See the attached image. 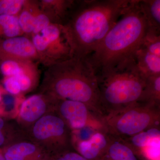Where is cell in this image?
I'll list each match as a JSON object with an SVG mask.
<instances>
[{"instance_id":"6da1fadb","label":"cell","mask_w":160,"mask_h":160,"mask_svg":"<svg viewBox=\"0 0 160 160\" xmlns=\"http://www.w3.org/2000/svg\"><path fill=\"white\" fill-rule=\"evenodd\" d=\"M132 0L73 2L63 26L71 42L73 57L86 58L129 8Z\"/></svg>"},{"instance_id":"8992f818","label":"cell","mask_w":160,"mask_h":160,"mask_svg":"<svg viewBox=\"0 0 160 160\" xmlns=\"http://www.w3.org/2000/svg\"><path fill=\"white\" fill-rule=\"evenodd\" d=\"M26 134L29 140L44 149L49 157L74 149L72 131L54 111L38 120Z\"/></svg>"},{"instance_id":"7a4b0ae2","label":"cell","mask_w":160,"mask_h":160,"mask_svg":"<svg viewBox=\"0 0 160 160\" xmlns=\"http://www.w3.org/2000/svg\"><path fill=\"white\" fill-rule=\"evenodd\" d=\"M53 69L43 81L40 93L53 99L85 103L104 117L96 74L86 58L73 57L57 63Z\"/></svg>"},{"instance_id":"83f0119b","label":"cell","mask_w":160,"mask_h":160,"mask_svg":"<svg viewBox=\"0 0 160 160\" xmlns=\"http://www.w3.org/2000/svg\"><path fill=\"white\" fill-rule=\"evenodd\" d=\"M0 117L8 118H9L8 112L6 111L5 106L3 103L0 104Z\"/></svg>"},{"instance_id":"9a60e30c","label":"cell","mask_w":160,"mask_h":160,"mask_svg":"<svg viewBox=\"0 0 160 160\" xmlns=\"http://www.w3.org/2000/svg\"><path fill=\"white\" fill-rule=\"evenodd\" d=\"M160 135V128H153L121 140L138 152L146 155L145 150L146 147L152 141L159 139Z\"/></svg>"},{"instance_id":"8fae6325","label":"cell","mask_w":160,"mask_h":160,"mask_svg":"<svg viewBox=\"0 0 160 160\" xmlns=\"http://www.w3.org/2000/svg\"><path fill=\"white\" fill-rule=\"evenodd\" d=\"M38 55L32 42L28 38L18 36L0 41V63L7 60L26 61Z\"/></svg>"},{"instance_id":"e0dca14e","label":"cell","mask_w":160,"mask_h":160,"mask_svg":"<svg viewBox=\"0 0 160 160\" xmlns=\"http://www.w3.org/2000/svg\"><path fill=\"white\" fill-rule=\"evenodd\" d=\"M138 102L160 106V74L146 78V85Z\"/></svg>"},{"instance_id":"9c48e42d","label":"cell","mask_w":160,"mask_h":160,"mask_svg":"<svg viewBox=\"0 0 160 160\" xmlns=\"http://www.w3.org/2000/svg\"><path fill=\"white\" fill-rule=\"evenodd\" d=\"M54 99L42 93L30 96L21 104L16 122L26 133L38 120L54 111Z\"/></svg>"},{"instance_id":"ba28073f","label":"cell","mask_w":160,"mask_h":160,"mask_svg":"<svg viewBox=\"0 0 160 160\" xmlns=\"http://www.w3.org/2000/svg\"><path fill=\"white\" fill-rule=\"evenodd\" d=\"M54 112L72 132L89 129L106 130L102 118L85 103L68 100L54 99Z\"/></svg>"},{"instance_id":"d6986e66","label":"cell","mask_w":160,"mask_h":160,"mask_svg":"<svg viewBox=\"0 0 160 160\" xmlns=\"http://www.w3.org/2000/svg\"><path fill=\"white\" fill-rule=\"evenodd\" d=\"M27 138L26 133L18 125L8 129H1L0 149H2L12 143Z\"/></svg>"},{"instance_id":"f1b7e54d","label":"cell","mask_w":160,"mask_h":160,"mask_svg":"<svg viewBox=\"0 0 160 160\" xmlns=\"http://www.w3.org/2000/svg\"><path fill=\"white\" fill-rule=\"evenodd\" d=\"M0 160H6L3 155L2 150L0 149Z\"/></svg>"},{"instance_id":"603a6c76","label":"cell","mask_w":160,"mask_h":160,"mask_svg":"<svg viewBox=\"0 0 160 160\" xmlns=\"http://www.w3.org/2000/svg\"><path fill=\"white\" fill-rule=\"evenodd\" d=\"M14 77L17 79L22 92L29 91L33 88L34 84L33 77L28 71Z\"/></svg>"},{"instance_id":"5bb4252c","label":"cell","mask_w":160,"mask_h":160,"mask_svg":"<svg viewBox=\"0 0 160 160\" xmlns=\"http://www.w3.org/2000/svg\"><path fill=\"white\" fill-rule=\"evenodd\" d=\"M133 57L138 69L146 78L160 74V57L152 53L141 43Z\"/></svg>"},{"instance_id":"4fadbf2b","label":"cell","mask_w":160,"mask_h":160,"mask_svg":"<svg viewBox=\"0 0 160 160\" xmlns=\"http://www.w3.org/2000/svg\"><path fill=\"white\" fill-rule=\"evenodd\" d=\"M101 160H150L138 152L122 140L113 137L109 148Z\"/></svg>"},{"instance_id":"ffe728a7","label":"cell","mask_w":160,"mask_h":160,"mask_svg":"<svg viewBox=\"0 0 160 160\" xmlns=\"http://www.w3.org/2000/svg\"><path fill=\"white\" fill-rule=\"evenodd\" d=\"M19 60H7L0 63V70L4 77L15 76L27 72Z\"/></svg>"},{"instance_id":"f546056e","label":"cell","mask_w":160,"mask_h":160,"mask_svg":"<svg viewBox=\"0 0 160 160\" xmlns=\"http://www.w3.org/2000/svg\"><path fill=\"white\" fill-rule=\"evenodd\" d=\"M3 103L2 102V90L0 89V104Z\"/></svg>"},{"instance_id":"5b68a950","label":"cell","mask_w":160,"mask_h":160,"mask_svg":"<svg viewBox=\"0 0 160 160\" xmlns=\"http://www.w3.org/2000/svg\"><path fill=\"white\" fill-rule=\"evenodd\" d=\"M102 121L108 133L123 139L145 130L160 128V106L136 102L105 116Z\"/></svg>"},{"instance_id":"4316f807","label":"cell","mask_w":160,"mask_h":160,"mask_svg":"<svg viewBox=\"0 0 160 160\" xmlns=\"http://www.w3.org/2000/svg\"><path fill=\"white\" fill-rule=\"evenodd\" d=\"M17 125L16 122L14 123L10 122L8 118L0 117V130L11 128Z\"/></svg>"},{"instance_id":"cb8c5ba5","label":"cell","mask_w":160,"mask_h":160,"mask_svg":"<svg viewBox=\"0 0 160 160\" xmlns=\"http://www.w3.org/2000/svg\"><path fill=\"white\" fill-rule=\"evenodd\" d=\"M3 85L5 90L12 95H18L22 92L19 84L15 77H4Z\"/></svg>"},{"instance_id":"52a82bcc","label":"cell","mask_w":160,"mask_h":160,"mask_svg":"<svg viewBox=\"0 0 160 160\" xmlns=\"http://www.w3.org/2000/svg\"><path fill=\"white\" fill-rule=\"evenodd\" d=\"M32 42L38 55L52 58L55 64L73 57L67 31L59 23L50 24L40 33L33 35Z\"/></svg>"},{"instance_id":"30bf717a","label":"cell","mask_w":160,"mask_h":160,"mask_svg":"<svg viewBox=\"0 0 160 160\" xmlns=\"http://www.w3.org/2000/svg\"><path fill=\"white\" fill-rule=\"evenodd\" d=\"M112 138L113 137L106 130H98L85 139L73 138V146L75 150L86 159L101 160Z\"/></svg>"},{"instance_id":"d4e9b609","label":"cell","mask_w":160,"mask_h":160,"mask_svg":"<svg viewBox=\"0 0 160 160\" xmlns=\"http://www.w3.org/2000/svg\"><path fill=\"white\" fill-rule=\"evenodd\" d=\"M47 160H88L82 156L75 149L63 152L49 157Z\"/></svg>"},{"instance_id":"2e32d148","label":"cell","mask_w":160,"mask_h":160,"mask_svg":"<svg viewBox=\"0 0 160 160\" xmlns=\"http://www.w3.org/2000/svg\"><path fill=\"white\" fill-rule=\"evenodd\" d=\"M149 29L160 32V0H139Z\"/></svg>"},{"instance_id":"277c9868","label":"cell","mask_w":160,"mask_h":160,"mask_svg":"<svg viewBox=\"0 0 160 160\" xmlns=\"http://www.w3.org/2000/svg\"><path fill=\"white\" fill-rule=\"evenodd\" d=\"M96 74L104 117L138 102L146 85L133 57Z\"/></svg>"},{"instance_id":"44dd1931","label":"cell","mask_w":160,"mask_h":160,"mask_svg":"<svg viewBox=\"0 0 160 160\" xmlns=\"http://www.w3.org/2000/svg\"><path fill=\"white\" fill-rule=\"evenodd\" d=\"M30 9H23L18 17L19 23L22 31L32 33L35 25L37 15Z\"/></svg>"},{"instance_id":"484cf974","label":"cell","mask_w":160,"mask_h":160,"mask_svg":"<svg viewBox=\"0 0 160 160\" xmlns=\"http://www.w3.org/2000/svg\"><path fill=\"white\" fill-rule=\"evenodd\" d=\"M50 23L49 18L46 14L43 13H38L36 17L35 25L33 29V35L40 33L43 29L49 26Z\"/></svg>"},{"instance_id":"7402d4cb","label":"cell","mask_w":160,"mask_h":160,"mask_svg":"<svg viewBox=\"0 0 160 160\" xmlns=\"http://www.w3.org/2000/svg\"><path fill=\"white\" fill-rule=\"evenodd\" d=\"M23 0H1L0 15L17 16L24 7Z\"/></svg>"},{"instance_id":"3957f363","label":"cell","mask_w":160,"mask_h":160,"mask_svg":"<svg viewBox=\"0 0 160 160\" xmlns=\"http://www.w3.org/2000/svg\"><path fill=\"white\" fill-rule=\"evenodd\" d=\"M148 29L139 0H132L94 51L86 59L96 73L112 67L133 57Z\"/></svg>"},{"instance_id":"ac0fdd59","label":"cell","mask_w":160,"mask_h":160,"mask_svg":"<svg viewBox=\"0 0 160 160\" xmlns=\"http://www.w3.org/2000/svg\"><path fill=\"white\" fill-rule=\"evenodd\" d=\"M22 30L17 16L0 15V38L5 39L19 36Z\"/></svg>"},{"instance_id":"7c38bea8","label":"cell","mask_w":160,"mask_h":160,"mask_svg":"<svg viewBox=\"0 0 160 160\" xmlns=\"http://www.w3.org/2000/svg\"><path fill=\"white\" fill-rule=\"evenodd\" d=\"M6 160H47L49 156L41 147L28 138L2 149Z\"/></svg>"}]
</instances>
